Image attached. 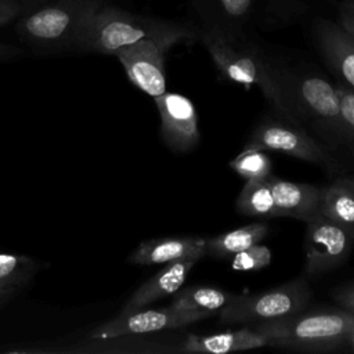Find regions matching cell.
Here are the masks:
<instances>
[{"instance_id":"8fae6325","label":"cell","mask_w":354,"mask_h":354,"mask_svg":"<svg viewBox=\"0 0 354 354\" xmlns=\"http://www.w3.org/2000/svg\"><path fill=\"white\" fill-rule=\"evenodd\" d=\"M160 116V137L174 152H188L199 144L198 113L192 101L178 93L153 98Z\"/></svg>"},{"instance_id":"7402d4cb","label":"cell","mask_w":354,"mask_h":354,"mask_svg":"<svg viewBox=\"0 0 354 354\" xmlns=\"http://www.w3.org/2000/svg\"><path fill=\"white\" fill-rule=\"evenodd\" d=\"M40 264L25 254L0 252V285L19 290L37 272Z\"/></svg>"},{"instance_id":"d6a6232c","label":"cell","mask_w":354,"mask_h":354,"mask_svg":"<svg viewBox=\"0 0 354 354\" xmlns=\"http://www.w3.org/2000/svg\"><path fill=\"white\" fill-rule=\"evenodd\" d=\"M347 178V181L353 185V188H354V177H346Z\"/></svg>"},{"instance_id":"9c48e42d","label":"cell","mask_w":354,"mask_h":354,"mask_svg":"<svg viewBox=\"0 0 354 354\" xmlns=\"http://www.w3.org/2000/svg\"><path fill=\"white\" fill-rule=\"evenodd\" d=\"M173 44L142 39L119 48L113 55L122 64L129 80L152 98L166 93L165 54Z\"/></svg>"},{"instance_id":"f1b7e54d","label":"cell","mask_w":354,"mask_h":354,"mask_svg":"<svg viewBox=\"0 0 354 354\" xmlns=\"http://www.w3.org/2000/svg\"><path fill=\"white\" fill-rule=\"evenodd\" d=\"M19 55H21V50L18 47L0 41V62L11 61Z\"/></svg>"},{"instance_id":"52a82bcc","label":"cell","mask_w":354,"mask_h":354,"mask_svg":"<svg viewBox=\"0 0 354 354\" xmlns=\"http://www.w3.org/2000/svg\"><path fill=\"white\" fill-rule=\"evenodd\" d=\"M306 224V274L319 275L344 263L354 245V235L318 212Z\"/></svg>"},{"instance_id":"4dcf8cb0","label":"cell","mask_w":354,"mask_h":354,"mask_svg":"<svg viewBox=\"0 0 354 354\" xmlns=\"http://www.w3.org/2000/svg\"><path fill=\"white\" fill-rule=\"evenodd\" d=\"M18 290L6 285H0V306H3L6 301H8Z\"/></svg>"},{"instance_id":"1f68e13d","label":"cell","mask_w":354,"mask_h":354,"mask_svg":"<svg viewBox=\"0 0 354 354\" xmlns=\"http://www.w3.org/2000/svg\"><path fill=\"white\" fill-rule=\"evenodd\" d=\"M10 1H15V3L21 4V6L25 7V8L28 10V12H29V11L37 8L39 6H41L43 3H46V1H48V0H10Z\"/></svg>"},{"instance_id":"4316f807","label":"cell","mask_w":354,"mask_h":354,"mask_svg":"<svg viewBox=\"0 0 354 354\" xmlns=\"http://www.w3.org/2000/svg\"><path fill=\"white\" fill-rule=\"evenodd\" d=\"M346 32L354 36V0H347L342 3L339 8V22Z\"/></svg>"},{"instance_id":"f546056e","label":"cell","mask_w":354,"mask_h":354,"mask_svg":"<svg viewBox=\"0 0 354 354\" xmlns=\"http://www.w3.org/2000/svg\"><path fill=\"white\" fill-rule=\"evenodd\" d=\"M337 350H346V351H354V329L350 330L344 339L342 340Z\"/></svg>"},{"instance_id":"277c9868","label":"cell","mask_w":354,"mask_h":354,"mask_svg":"<svg viewBox=\"0 0 354 354\" xmlns=\"http://www.w3.org/2000/svg\"><path fill=\"white\" fill-rule=\"evenodd\" d=\"M254 329L266 335L272 346L306 351H335L344 336L354 329V314L344 308L297 313L257 322Z\"/></svg>"},{"instance_id":"d4e9b609","label":"cell","mask_w":354,"mask_h":354,"mask_svg":"<svg viewBox=\"0 0 354 354\" xmlns=\"http://www.w3.org/2000/svg\"><path fill=\"white\" fill-rule=\"evenodd\" d=\"M336 88L340 98L343 118L354 131V91L346 84H339Z\"/></svg>"},{"instance_id":"ac0fdd59","label":"cell","mask_w":354,"mask_h":354,"mask_svg":"<svg viewBox=\"0 0 354 354\" xmlns=\"http://www.w3.org/2000/svg\"><path fill=\"white\" fill-rule=\"evenodd\" d=\"M317 212L354 235V188L347 178L322 188Z\"/></svg>"},{"instance_id":"ffe728a7","label":"cell","mask_w":354,"mask_h":354,"mask_svg":"<svg viewBox=\"0 0 354 354\" xmlns=\"http://www.w3.org/2000/svg\"><path fill=\"white\" fill-rule=\"evenodd\" d=\"M268 232V225L263 221H256L241 228L220 234L206 239L205 254L213 257H232L235 253L248 249L252 245L260 243Z\"/></svg>"},{"instance_id":"2e32d148","label":"cell","mask_w":354,"mask_h":354,"mask_svg":"<svg viewBox=\"0 0 354 354\" xmlns=\"http://www.w3.org/2000/svg\"><path fill=\"white\" fill-rule=\"evenodd\" d=\"M270 344V339L256 329L227 330L214 335H188L178 351L225 354L239 350H250Z\"/></svg>"},{"instance_id":"7c38bea8","label":"cell","mask_w":354,"mask_h":354,"mask_svg":"<svg viewBox=\"0 0 354 354\" xmlns=\"http://www.w3.org/2000/svg\"><path fill=\"white\" fill-rule=\"evenodd\" d=\"M199 259L201 257H187L163 264V267L153 277L145 281L130 296V299L120 310V314L144 308L145 306L159 299L171 296L176 292H178L184 285L189 271L194 268Z\"/></svg>"},{"instance_id":"8992f818","label":"cell","mask_w":354,"mask_h":354,"mask_svg":"<svg viewBox=\"0 0 354 354\" xmlns=\"http://www.w3.org/2000/svg\"><path fill=\"white\" fill-rule=\"evenodd\" d=\"M288 83L301 115L313 118L322 129L329 130L339 138L354 140V131L343 118L335 86L317 75L300 76L295 84L288 75Z\"/></svg>"},{"instance_id":"5bb4252c","label":"cell","mask_w":354,"mask_h":354,"mask_svg":"<svg viewBox=\"0 0 354 354\" xmlns=\"http://www.w3.org/2000/svg\"><path fill=\"white\" fill-rule=\"evenodd\" d=\"M278 217H293L301 221L311 218L317 210L322 188L311 184L293 183L270 174L267 177Z\"/></svg>"},{"instance_id":"30bf717a","label":"cell","mask_w":354,"mask_h":354,"mask_svg":"<svg viewBox=\"0 0 354 354\" xmlns=\"http://www.w3.org/2000/svg\"><path fill=\"white\" fill-rule=\"evenodd\" d=\"M207 318L199 313L176 311L170 307L166 308H149L136 310L126 314H120L111 321L94 328L90 333L91 340H106L131 335H142L160 332L166 329H174L198 322Z\"/></svg>"},{"instance_id":"5b68a950","label":"cell","mask_w":354,"mask_h":354,"mask_svg":"<svg viewBox=\"0 0 354 354\" xmlns=\"http://www.w3.org/2000/svg\"><path fill=\"white\" fill-rule=\"evenodd\" d=\"M311 297L308 283L300 278L274 289L236 296L218 311L221 322L246 324L264 322L300 313Z\"/></svg>"},{"instance_id":"83f0119b","label":"cell","mask_w":354,"mask_h":354,"mask_svg":"<svg viewBox=\"0 0 354 354\" xmlns=\"http://www.w3.org/2000/svg\"><path fill=\"white\" fill-rule=\"evenodd\" d=\"M335 300L342 306V308L354 314V285H344L333 290Z\"/></svg>"},{"instance_id":"484cf974","label":"cell","mask_w":354,"mask_h":354,"mask_svg":"<svg viewBox=\"0 0 354 354\" xmlns=\"http://www.w3.org/2000/svg\"><path fill=\"white\" fill-rule=\"evenodd\" d=\"M28 10L21 4L10 0H0V28L8 22L25 15Z\"/></svg>"},{"instance_id":"3957f363","label":"cell","mask_w":354,"mask_h":354,"mask_svg":"<svg viewBox=\"0 0 354 354\" xmlns=\"http://www.w3.org/2000/svg\"><path fill=\"white\" fill-rule=\"evenodd\" d=\"M104 4L105 0H48L19 17L17 32L41 51L76 50L86 21Z\"/></svg>"},{"instance_id":"44dd1931","label":"cell","mask_w":354,"mask_h":354,"mask_svg":"<svg viewBox=\"0 0 354 354\" xmlns=\"http://www.w3.org/2000/svg\"><path fill=\"white\" fill-rule=\"evenodd\" d=\"M236 210L250 217H278L268 180H246L236 198Z\"/></svg>"},{"instance_id":"4fadbf2b","label":"cell","mask_w":354,"mask_h":354,"mask_svg":"<svg viewBox=\"0 0 354 354\" xmlns=\"http://www.w3.org/2000/svg\"><path fill=\"white\" fill-rule=\"evenodd\" d=\"M314 33L326 62L354 91V36L339 24L326 19L318 21Z\"/></svg>"},{"instance_id":"e0dca14e","label":"cell","mask_w":354,"mask_h":354,"mask_svg":"<svg viewBox=\"0 0 354 354\" xmlns=\"http://www.w3.org/2000/svg\"><path fill=\"white\" fill-rule=\"evenodd\" d=\"M191 4L205 26L241 32L254 14L257 0H191Z\"/></svg>"},{"instance_id":"7a4b0ae2","label":"cell","mask_w":354,"mask_h":354,"mask_svg":"<svg viewBox=\"0 0 354 354\" xmlns=\"http://www.w3.org/2000/svg\"><path fill=\"white\" fill-rule=\"evenodd\" d=\"M196 37V30L187 24L133 14L104 4L84 24L76 50L113 55L119 48L142 39L169 41L173 46Z\"/></svg>"},{"instance_id":"d6986e66","label":"cell","mask_w":354,"mask_h":354,"mask_svg":"<svg viewBox=\"0 0 354 354\" xmlns=\"http://www.w3.org/2000/svg\"><path fill=\"white\" fill-rule=\"evenodd\" d=\"M236 296L213 286H188L180 290L170 308L184 313H199L210 317L230 304Z\"/></svg>"},{"instance_id":"ba28073f","label":"cell","mask_w":354,"mask_h":354,"mask_svg":"<svg viewBox=\"0 0 354 354\" xmlns=\"http://www.w3.org/2000/svg\"><path fill=\"white\" fill-rule=\"evenodd\" d=\"M245 148L281 152L306 162L329 165V152L310 134L289 120H268L257 126Z\"/></svg>"},{"instance_id":"603a6c76","label":"cell","mask_w":354,"mask_h":354,"mask_svg":"<svg viewBox=\"0 0 354 354\" xmlns=\"http://www.w3.org/2000/svg\"><path fill=\"white\" fill-rule=\"evenodd\" d=\"M228 166L245 180H264L271 174L272 162L263 149L243 148Z\"/></svg>"},{"instance_id":"9a60e30c","label":"cell","mask_w":354,"mask_h":354,"mask_svg":"<svg viewBox=\"0 0 354 354\" xmlns=\"http://www.w3.org/2000/svg\"><path fill=\"white\" fill-rule=\"evenodd\" d=\"M205 238L173 236L156 238L141 242L130 254V261L137 266H163L180 259L203 257Z\"/></svg>"},{"instance_id":"cb8c5ba5","label":"cell","mask_w":354,"mask_h":354,"mask_svg":"<svg viewBox=\"0 0 354 354\" xmlns=\"http://www.w3.org/2000/svg\"><path fill=\"white\" fill-rule=\"evenodd\" d=\"M272 260V253L266 245H252L232 256L231 267L236 271H257L268 267Z\"/></svg>"},{"instance_id":"6da1fadb","label":"cell","mask_w":354,"mask_h":354,"mask_svg":"<svg viewBox=\"0 0 354 354\" xmlns=\"http://www.w3.org/2000/svg\"><path fill=\"white\" fill-rule=\"evenodd\" d=\"M201 39L225 79L245 87L257 86L283 119L299 124L303 115L289 90L288 75L266 61L257 48L241 37L239 32L203 26Z\"/></svg>"}]
</instances>
